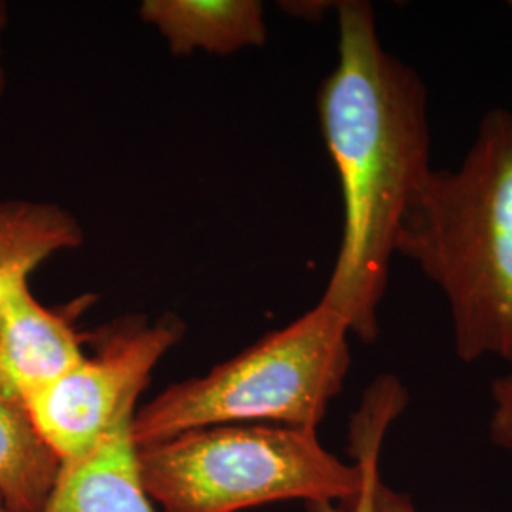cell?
I'll return each mask as SVG.
<instances>
[{
	"mask_svg": "<svg viewBox=\"0 0 512 512\" xmlns=\"http://www.w3.org/2000/svg\"><path fill=\"white\" fill-rule=\"evenodd\" d=\"M408 406V389L395 374H382L366 387L357 412L349 423V454L359 465L361 492L346 503H310V512H374V497L380 476V456L391 425Z\"/></svg>",
	"mask_w": 512,
	"mask_h": 512,
	"instance_id": "11",
	"label": "cell"
},
{
	"mask_svg": "<svg viewBox=\"0 0 512 512\" xmlns=\"http://www.w3.org/2000/svg\"><path fill=\"white\" fill-rule=\"evenodd\" d=\"M351 325L319 300L207 374L169 385L137 410V448L213 425H281L317 431L348 378Z\"/></svg>",
	"mask_w": 512,
	"mask_h": 512,
	"instance_id": "3",
	"label": "cell"
},
{
	"mask_svg": "<svg viewBox=\"0 0 512 512\" xmlns=\"http://www.w3.org/2000/svg\"><path fill=\"white\" fill-rule=\"evenodd\" d=\"M397 255L442 294L461 363L512 365V110L486 112L459 165L431 171Z\"/></svg>",
	"mask_w": 512,
	"mask_h": 512,
	"instance_id": "2",
	"label": "cell"
},
{
	"mask_svg": "<svg viewBox=\"0 0 512 512\" xmlns=\"http://www.w3.org/2000/svg\"><path fill=\"white\" fill-rule=\"evenodd\" d=\"M59 467V459L38 437L23 401L0 382V495L14 511L40 512Z\"/></svg>",
	"mask_w": 512,
	"mask_h": 512,
	"instance_id": "10",
	"label": "cell"
},
{
	"mask_svg": "<svg viewBox=\"0 0 512 512\" xmlns=\"http://www.w3.org/2000/svg\"><path fill=\"white\" fill-rule=\"evenodd\" d=\"M336 14L338 63L319 88L317 112L340 179L344 228L321 300L372 344L404 219L433 171L427 88L385 50L368 2H338Z\"/></svg>",
	"mask_w": 512,
	"mask_h": 512,
	"instance_id": "1",
	"label": "cell"
},
{
	"mask_svg": "<svg viewBox=\"0 0 512 512\" xmlns=\"http://www.w3.org/2000/svg\"><path fill=\"white\" fill-rule=\"evenodd\" d=\"M84 241L71 211L57 203L0 200V302L8 289L63 251Z\"/></svg>",
	"mask_w": 512,
	"mask_h": 512,
	"instance_id": "9",
	"label": "cell"
},
{
	"mask_svg": "<svg viewBox=\"0 0 512 512\" xmlns=\"http://www.w3.org/2000/svg\"><path fill=\"white\" fill-rule=\"evenodd\" d=\"M84 357L69 317L40 304L29 279L16 281L0 302V382L23 401Z\"/></svg>",
	"mask_w": 512,
	"mask_h": 512,
	"instance_id": "6",
	"label": "cell"
},
{
	"mask_svg": "<svg viewBox=\"0 0 512 512\" xmlns=\"http://www.w3.org/2000/svg\"><path fill=\"white\" fill-rule=\"evenodd\" d=\"M40 512H152L139 475L133 421L88 456L61 463Z\"/></svg>",
	"mask_w": 512,
	"mask_h": 512,
	"instance_id": "8",
	"label": "cell"
},
{
	"mask_svg": "<svg viewBox=\"0 0 512 512\" xmlns=\"http://www.w3.org/2000/svg\"><path fill=\"white\" fill-rule=\"evenodd\" d=\"M0 512H18V511H14V509H12V507H10V505H8V503H6V499H4V497H2V495H0Z\"/></svg>",
	"mask_w": 512,
	"mask_h": 512,
	"instance_id": "15",
	"label": "cell"
},
{
	"mask_svg": "<svg viewBox=\"0 0 512 512\" xmlns=\"http://www.w3.org/2000/svg\"><path fill=\"white\" fill-rule=\"evenodd\" d=\"M490 397V440L501 452L512 456V374L495 378L490 385Z\"/></svg>",
	"mask_w": 512,
	"mask_h": 512,
	"instance_id": "12",
	"label": "cell"
},
{
	"mask_svg": "<svg viewBox=\"0 0 512 512\" xmlns=\"http://www.w3.org/2000/svg\"><path fill=\"white\" fill-rule=\"evenodd\" d=\"M509 6H511V12H512V2H509Z\"/></svg>",
	"mask_w": 512,
	"mask_h": 512,
	"instance_id": "16",
	"label": "cell"
},
{
	"mask_svg": "<svg viewBox=\"0 0 512 512\" xmlns=\"http://www.w3.org/2000/svg\"><path fill=\"white\" fill-rule=\"evenodd\" d=\"M8 25V8L4 2H0V93L6 86V69H4V61H2V37Z\"/></svg>",
	"mask_w": 512,
	"mask_h": 512,
	"instance_id": "14",
	"label": "cell"
},
{
	"mask_svg": "<svg viewBox=\"0 0 512 512\" xmlns=\"http://www.w3.org/2000/svg\"><path fill=\"white\" fill-rule=\"evenodd\" d=\"M184 325L167 315L154 325L118 330L52 384L23 397L40 440L59 463L88 456L137 414L154 368L175 348Z\"/></svg>",
	"mask_w": 512,
	"mask_h": 512,
	"instance_id": "5",
	"label": "cell"
},
{
	"mask_svg": "<svg viewBox=\"0 0 512 512\" xmlns=\"http://www.w3.org/2000/svg\"><path fill=\"white\" fill-rule=\"evenodd\" d=\"M374 512H423L412 499V495L399 492L387 486L384 480L378 482L374 497Z\"/></svg>",
	"mask_w": 512,
	"mask_h": 512,
	"instance_id": "13",
	"label": "cell"
},
{
	"mask_svg": "<svg viewBox=\"0 0 512 512\" xmlns=\"http://www.w3.org/2000/svg\"><path fill=\"white\" fill-rule=\"evenodd\" d=\"M148 499L164 512H241L279 501L346 503L361 492L359 465L317 437L281 425H213L137 448Z\"/></svg>",
	"mask_w": 512,
	"mask_h": 512,
	"instance_id": "4",
	"label": "cell"
},
{
	"mask_svg": "<svg viewBox=\"0 0 512 512\" xmlns=\"http://www.w3.org/2000/svg\"><path fill=\"white\" fill-rule=\"evenodd\" d=\"M139 16L160 33L173 55H230L268 40L258 0H145Z\"/></svg>",
	"mask_w": 512,
	"mask_h": 512,
	"instance_id": "7",
	"label": "cell"
}]
</instances>
